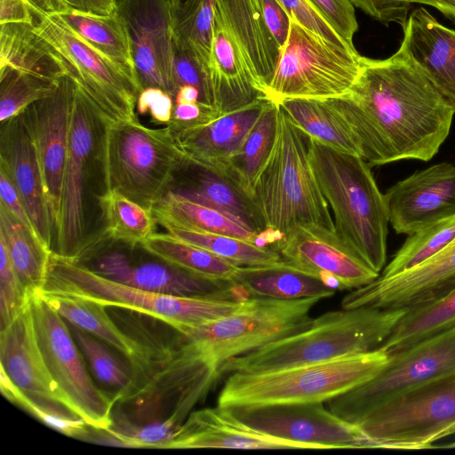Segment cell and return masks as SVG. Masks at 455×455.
Wrapping results in <instances>:
<instances>
[{"label": "cell", "instance_id": "cell-51", "mask_svg": "<svg viewBox=\"0 0 455 455\" xmlns=\"http://www.w3.org/2000/svg\"><path fill=\"white\" fill-rule=\"evenodd\" d=\"M357 7L380 23L388 26L395 22L403 28L406 24L411 2L409 0H349Z\"/></svg>", "mask_w": 455, "mask_h": 455}, {"label": "cell", "instance_id": "cell-38", "mask_svg": "<svg viewBox=\"0 0 455 455\" xmlns=\"http://www.w3.org/2000/svg\"><path fill=\"white\" fill-rule=\"evenodd\" d=\"M455 325V285L439 297L407 308L379 346L388 356Z\"/></svg>", "mask_w": 455, "mask_h": 455}, {"label": "cell", "instance_id": "cell-30", "mask_svg": "<svg viewBox=\"0 0 455 455\" xmlns=\"http://www.w3.org/2000/svg\"><path fill=\"white\" fill-rule=\"evenodd\" d=\"M169 191L228 213L257 233L264 230L253 201L233 181L189 161L176 174Z\"/></svg>", "mask_w": 455, "mask_h": 455}, {"label": "cell", "instance_id": "cell-18", "mask_svg": "<svg viewBox=\"0 0 455 455\" xmlns=\"http://www.w3.org/2000/svg\"><path fill=\"white\" fill-rule=\"evenodd\" d=\"M116 13L128 35L140 89L157 87L174 100V41L168 0H116Z\"/></svg>", "mask_w": 455, "mask_h": 455}, {"label": "cell", "instance_id": "cell-42", "mask_svg": "<svg viewBox=\"0 0 455 455\" xmlns=\"http://www.w3.org/2000/svg\"><path fill=\"white\" fill-rule=\"evenodd\" d=\"M41 293L52 307L71 325L109 344L126 358L136 347V339L123 332L109 317L105 306L83 298Z\"/></svg>", "mask_w": 455, "mask_h": 455}, {"label": "cell", "instance_id": "cell-4", "mask_svg": "<svg viewBox=\"0 0 455 455\" xmlns=\"http://www.w3.org/2000/svg\"><path fill=\"white\" fill-rule=\"evenodd\" d=\"M406 310L361 307L327 312L299 333L227 361L220 373L275 371L377 349Z\"/></svg>", "mask_w": 455, "mask_h": 455}, {"label": "cell", "instance_id": "cell-41", "mask_svg": "<svg viewBox=\"0 0 455 455\" xmlns=\"http://www.w3.org/2000/svg\"><path fill=\"white\" fill-rule=\"evenodd\" d=\"M216 2L217 0H185L172 8L174 44L196 61L210 84Z\"/></svg>", "mask_w": 455, "mask_h": 455}, {"label": "cell", "instance_id": "cell-19", "mask_svg": "<svg viewBox=\"0 0 455 455\" xmlns=\"http://www.w3.org/2000/svg\"><path fill=\"white\" fill-rule=\"evenodd\" d=\"M273 247L287 266L335 290L352 291L379 275L343 243L336 231L324 228L298 225Z\"/></svg>", "mask_w": 455, "mask_h": 455}, {"label": "cell", "instance_id": "cell-13", "mask_svg": "<svg viewBox=\"0 0 455 455\" xmlns=\"http://www.w3.org/2000/svg\"><path fill=\"white\" fill-rule=\"evenodd\" d=\"M101 121L76 84L74 96L68 160L64 173L61 214L52 251L68 260L83 263L93 249L89 230L87 188L93 160L98 157Z\"/></svg>", "mask_w": 455, "mask_h": 455}, {"label": "cell", "instance_id": "cell-17", "mask_svg": "<svg viewBox=\"0 0 455 455\" xmlns=\"http://www.w3.org/2000/svg\"><path fill=\"white\" fill-rule=\"evenodd\" d=\"M76 88V82L65 75L58 80L52 93L32 103L21 113L36 152L52 220L53 242L60 220Z\"/></svg>", "mask_w": 455, "mask_h": 455}, {"label": "cell", "instance_id": "cell-59", "mask_svg": "<svg viewBox=\"0 0 455 455\" xmlns=\"http://www.w3.org/2000/svg\"><path fill=\"white\" fill-rule=\"evenodd\" d=\"M200 92L196 88L191 85H183L176 93L174 104L198 103L200 105Z\"/></svg>", "mask_w": 455, "mask_h": 455}, {"label": "cell", "instance_id": "cell-9", "mask_svg": "<svg viewBox=\"0 0 455 455\" xmlns=\"http://www.w3.org/2000/svg\"><path fill=\"white\" fill-rule=\"evenodd\" d=\"M356 425L383 449L432 448L455 435V369L395 395Z\"/></svg>", "mask_w": 455, "mask_h": 455}, {"label": "cell", "instance_id": "cell-31", "mask_svg": "<svg viewBox=\"0 0 455 455\" xmlns=\"http://www.w3.org/2000/svg\"><path fill=\"white\" fill-rule=\"evenodd\" d=\"M278 105L309 137L362 157L360 143L350 124L328 99H285Z\"/></svg>", "mask_w": 455, "mask_h": 455}, {"label": "cell", "instance_id": "cell-47", "mask_svg": "<svg viewBox=\"0 0 455 455\" xmlns=\"http://www.w3.org/2000/svg\"><path fill=\"white\" fill-rule=\"evenodd\" d=\"M30 296L0 240V330L7 327L27 307Z\"/></svg>", "mask_w": 455, "mask_h": 455}, {"label": "cell", "instance_id": "cell-11", "mask_svg": "<svg viewBox=\"0 0 455 455\" xmlns=\"http://www.w3.org/2000/svg\"><path fill=\"white\" fill-rule=\"evenodd\" d=\"M36 31L84 92L101 122L136 121L140 88L112 60L71 31L56 13L28 3Z\"/></svg>", "mask_w": 455, "mask_h": 455}, {"label": "cell", "instance_id": "cell-58", "mask_svg": "<svg viewBox=\"0 0 455 455\" xmlns=\"http://www.w3.org/2000/svg\"><path fill=\"white\" fill-rule=\"evenodd\" d=\"M411 4L417 3L433 6L445 17L455 22V0H409Z\"/></svg>", "mask_w": 455, "mask_h": 455}, {"label": "cell", "instance_id": "cell-46", "mask_svg": "<svg viewBox=\"0 0 455 455\" xmlns=\"http://www.w3.org/2000/svg\"><path fill=\"white\" fill-rule=\"evenodd\" d=\"M70 331L93 374L101 383L116 388V391L129 384V367L114 356L98 338L73 325Z\"/></svg>", "mask_w": 455, "mask_h": 455}, {"label": "cell", "instance_id": "cell-35", "mask_svg": "<svg viewBox=\"0 0 455 455\" xmlns=\"http://www.w3.org/2000/svg\"><path fill=\"white\" fill-rule=\"evenodd\" d=\"M56 14L71 31L112 60L140 88L128 35L116 12L111 15H95L68 8Z\"/></svg>", "mask_w": 455, "mask_h": 455}, {"label": "cell", "instance_id": "cell-1", "mask_svg": "<svg viewBox=\"0 0 455 455\" xmlns=\"http://www.w3.org/2000/svg\"><path fill=\"white\" fill-rule=\"evenodd\" d=\"M350 91L328 98L358 139L371 165L428 161L448 137L455 107L422 68L399 48L391 57L361 56Z\"/></svg>", "mask_w": 455, "mask_h": 455}, {"label": "cell", "instance_id": "cell-39", "mask_svg": "<svg viewBox=\"0 0 455 455\" xmlns=\"http://www.w3.org/2000/svg\"><path fill=\"white\" fill-rule=\"evenodd\" d=\"M278 104L267 100L229 161L228 179L252 200L256 178L272 149Z\"/></svg>", "mask_w": 455, "mask_h": 455}, {"label": "cell", "instance_id": "cell-29", "mask_svg": "<svg viewBox=\"0 0 455 455\" xmlns=\"http://www.w3.org/2000/svg\"><path fill=\"white\" fill-rule=\"evenodd\" d=\"M215 12L230 29L248 68L266 93L280 47L252 0H217Z\"/></svg>", "mask_w": 455, "mask_h": 455}, {"label": "cell", "instance_id": "cell-23", "mask_svg": "<svg viewBox=\"0 0 455 455\" xmlns=\"http://www.w3.org/2000/svg\"><path fill=\"white\" fill-rule=\"evenodd\" d=\"M389 223L411 235L455 215V165L440 163L416 172L384 194Z\"/></svg>", "mask_w": 455, "mask_h": 455}, {"label": "cell", "instance_id": "cell-7", "mask_svg": "<svg viewBox=\"0 0 455 455\" xmlns=\"http://www.w3.org/2000/svg\"><path fill=\"white\" fill-rule=\"evenodd\" d=\"M39 292L131 309L160 320L183 335L232 314L244 300L180 297L140 290L108 279L83 263L68 260L53 251L45 284Z\"/></svg>", "mask_w": 455, "mask_h": 455}, {"label": "cell", "instance_id": "cell-52", "mask_svg": "<svg viewBox=\"0 0 455 455\" xmlns=\"http://www.w3.org/2000/svg\"><path fill=\"white\" fill-rule=\"evenodd\" d=\"M173 109V98L161 88H144L137 97L136 111L140 115L149 113L156 123L167 124L172 118Z\"/></svg>", "mask_w": 455, "mask_h": 455}, {"label": "cell", "instance_id": "cell-27", "mask_svg": "<svg viewBox=\"0 0 455 455\" xmlns=\"http://www.w3.org/2000/svg\"><path fill=\"white\" fill-rule=\"evenodd\" d=\"M403 29L400 48L455 107V30L423 7L410 14Z\"/></svg>", "mask_w": 455, "mask_h": 455}, {"label": "cell", "instance_id": "cell-6", "mask_svg": "<svg viewBox=\"0 0 455 455\" xmlns=\"http://www.w3.org/2000/svg\"><path fill=\"white\" fill-rule=\"evenodd\" d=\"M103 191L116 190L152 211L188 163L167 126L101 122L98 151Z\"/></svg>", "mask_w": 455, "mask_h": 455}, {"label": "cell", "instance_id": "cell-49", "mask_svg": "<svg viewBox=\"0 0 455 455\" xmlns=\"http://www.w3.org/2000/svg\"><path fill=\"white\" fill-rule=\"evenodd\" d=\"M331 28L352 48L358 29L355 9L349 0H306Z\"/></svg>", "mask_w": 455, "mask_h": 455}, {"label": "cell", "instance_id": "cell-25", "mask_svg": "<svg viewBox=\"0 0 455 455\" xmlns=\"http://www.w3.org/2000/svg\"><path fill=\"white\" fill-rule=\"evenodd\" d=\"M0 168L19 191L37 235L52 251L53 230L30 132L21 114L4 121L0 131Z\"/></svg>", "mask_w": 455, "mask_h": 455}, {"label": "cell", "instance_id": "cell-48", "mask_svg": "<svg viewBox=\"0 0 455 455\" xmlns=\"http://www.w3.org/2000/svg\"><path fill=\"white\" fill-rule=\"evenodd\" d=\"M13 403L20 405L44 424L68 436L86 440L91 431L92 427L68 410L37 403L20 390Z\"/></svg>", "mask_w": 455, "mask_h": 455}, {"label": "cell", "instance_id": "cell-54", "mask_svg": "<svg viewBox=\"0 0 455 455\" xmlns=\"http://www.w3.org/2000/svg\"><path fill=\"white\" fill-rule=\"evenodd\" d=\"M0 204L4 206L36 235H37L19 191L8 173L2 168H0Z\"/></svg>", "mask_w": 455, "mask_h": 455}, {"label": "cell", "instance_id": "cell-40", "mask_svg": "<svg viewBox=\"0 0 455 455\" xmlns=\"http://www.w3.org/2000/svg\"><path fill=\"white\" fill-rule=\"evenodd\" d=\"M140 247L169 265L217 281L234 283L243 267L168 233H154Z\"/></svg>", "mask_w": 455, "mask_h": 455}, {"label": "cell", "instance_id": "cell-15", "mask_svg": "<svg viewBox=\"0 0 455 455\" xmlns=\"http://www.w3.org/2000/svg\"><path fill=\"white\" fill-rule=\"evenodd\" d=\"M455 369V325L388 356L371 379L326 402L357 424L370 411L410 387Z\"/></svg>", "mask_w": 455, "mask_h": 455}, {"label": "cell", "instance_id": "cell-12", "mask_svg": "<svg viewBox=\"0 0 455 455\" xmlns=\"http://www.w3.org/2000/svg\"><path fill=\"white\" fill-rule=\"evenodd\" d=\"M29 305L41 353L66 407L90 427L108 429L115 394L96 386L70 329L44 297L39 292L32 294Z\"/></svg>", "mask_w": 455, "mask_h": 455}, {"label": "cell", "instance_id": "cell-43", "mask_svg": "<svg viewBox=\"0 0 455 455\" xmlns=\"http://www.w3.org/2000/svg\"><path fill=\"white\" fill-rule=\"evenodd\" d=\"M173 237L209 251L237 266L254 267L275 266L283 262L280 253L272 246L260 247L237 237L164 226Z\"/></svg>", "mask_w": 455, "mask_h": 455}, {"label": "cell", "instance_id": "cell-3", "mask_svg": "<svg viewBox=\"0 0 455 455\" xmlns=\"http://www.w3.org/2000/svg\"><path fill=\"white\" fill-rule=\"evenodd\" d=\"M308 145L311 168L332 212L336 234L380 274L387 259L389 218L371 166L359 156L334 149L314 138L309 137Z\"/></svg>", "mask_w": 455, "mask_h": 455}, {"label": "cell", "instance_id": "cell-16", "mask_svg": "<svg viewBox=\"0 0 455 455\" xmlns=\"http://www.w3.org/2000/svg\"><path fill=\"white\" fill-rule=\"evenodd\" d=\"M238 419L259 431L317 450L375 448L354 423L331 412L323 403H292L226 407Z\"/></svg>", "mask_w": 455, "mask_h": 455}, {"label": "cell", "instance_id": "cell-24", "mask_svg": "<svg viewBox=\"0 0 455 455\" xmlns=\"http://www.w3.org/2000/svg\"><path fill=\"white\" fill-rule=\"evenodd\" d=\"M0 363L1 370L27 397L40 404L68 410L41 353L29 301L7 327L0 330Z\"/></svg>", "mask_w": 455, "mask_h": 455}, {"label": "cell", "instance_id": "cell-57", "mask_svg": "<svg viewBox=\"0 0 455 455\" xmlns=\"http://www.w3.org/2000/svg\"><path fill=\"white\" fill-rule=\"evenodd\" d=\"M210 115L217 114L206 113L198 103L174 104L172 121L188 123Z\"/></svg>", "mask_w": 455, "mask_h": 455}, {"label": "cell", "instance_id": "cell-37", "mask_svg": "<svg viewBox=\"0 0 455 455\" xmlns=\"http://www.w3.org/2000/svg\"><path fill=\"white\" fill-rule=\"evenodd\" d=\"M96 198L102 223L100 251L114 243L135 248L155 233L152 211L116 190L103 191Z\"/></svg>", "mask_w": 455, "mask_h": 455}, {"label": "cell", "instance_id": "cell-36", "mask_svg": "<svg viewBox=\"0 0 455 455\" xmlns=\"http://www.w3.org/2000/svg\"><path fill=\"white\" fill-rule=\"evenodd\" d=\"M0 240L30 295L43 290L52 251L4 206L0 204Z\"/></svg>", "mask_w": 455, "mask_h": 455}, {"label": "cell", "instance_id": "cell-53", "mask_svg": "<svg viewBox=\"0 0 455 455\" xmlns=\"http://www.w3.org/2000/svg\"><path fill=\"white\" fill-rule=\"evenodd\" d=\"M281 48L288 36L291 18L278 0H252Z\"/></svg>", "mask_w": 455, "mask_h": 455}, {"label": "cell", "instance_id": "cell-50", "mask_svg": "<svg viewBox=\"0 0 455 455\" xmlns=\"http://www.w3.org/2000/svg\"><path fill=\"white\" fill-rule=\"evenodd\" d=\"M278 1L291 20L297 21L332 44L356 51L355 48L350 47L306 0Z\"/></svg>", "mask_w": 455, "mask_h": 455}, {"label": "cell", "instance_id": "cell-2", "mask_svg": "<svg viewBox=\"0 0 455 455\" xmlns=\"http://www.w3.org/2000/svg\"><path fill=\"white\" fill-rule=\"evenodd\" d=\"M169 343L136 339L129 384L115 394L112 422L168 421L181 426L221 375L201 340L180 333Z\"/></svg>", "mask_w": 455, "mask_h": 455}, {"label": "cell", "instance_id": "cell-32", "mask_svg": "<svg viewBox=\"0 0 455 455\" xmlns=\"http://www.w3.org/2000/svg\"><path fill=\"white\" fill-rule=\"evenodd\" d=\"M156 223L190 230L227 235L251 243L258 234L242 220L222 211L168 191L152 209Z\"/></svg>", "mask_w": 455, "mask_h": 455}, {"label": "cell", "instance_id": "cell-55", "mask_svg": "<svg viewBox=\"0 0 455 455\" xmlns=\"http://www.w3.org/2000/svg\"><path fill=\"white\" fill-rule=\"evenodd\" d=\"M5 23L34 24L28 0H0V24Z\"/></svg>", "mask_w": 455, "mask_h": 455}, {"label": "cell", "instance_id": "cell-44", "mask_svg": "<svg viewBox=\"0 0 455 455\" xmlns=\"http://www.w3.org/2000/svg\"><path fill=\"white\" fill-rule=\"evenodd\" d=\"M454 238L455 215L419 229L409 235L379 276L388 278L415 267L437 254Z\"/></svg>", "mask_w": 455, "mask_h": 455}, {"label": "cell", "instance_id": "cell-8", "mask_svg": "<svg viewBox=\"0 0 455 455\" xmlns=\"http://www.w3.org/2000/svg\"><path fill=\"white\" fill-rule=\"evenodd\" d=\"M387 358L377 348L275 371L232 372L219 395L218 405L326 403L371 379Z\"/></svg>", "mask_w": 455, "mask_h": 455}, {"label": "cell", "instance_id": "cell-45", "mask_svg": "<svg viewBox=\"0 0 455 455\" xmlns=\"http://www.w3.org/2000/svg\"><path fill=\"white\" fill-rule=\"evenodd\" d=\"M57 83L11 67H1V123L20 115L29 105L52 93Z\"/></svg>", "mask_w": 455, "mask_h": 455}, {"label": "cell", "instance_id": "cell-22", "mask_svg": "<svg viewBox=\"0 0 455 455\" xmlns=\"http://www.w3.org/2000/svg\"><path fill=\"white\" fill-rule=\"evenodd\" d=\"M92 259V266L89 267L97 274L140 290L180 297L248 299L233 283L205 278L164 261L163 264H134L124 253L107 249L100 251L89 260Z\"/></svg>", "mask_w": 455, "mask_h": 455}, {"label": "cell", "instance_id": "cell-56", "mask_svg": "<svg viewBox=\"0 0 455 455\" xmlns=\"http://www.w3.org/2000/svg\"><path fill=\"white\" fill-rule=\"evenodd\" d=\"M72 10L95 15H111L116 12V0H61Z\"/></svg>", "mask_w": 455, "mask_h": 455}, {"label": "cell", "instance_id": "cell-20", "mask_svg": "<svg viewBox=\"0 0 455 455\" xmlns=\"http://www.w3.org/2000/svg\"><path fill=\"white\" fill-rule=\"evenodd\" d=\"M267 99L188 123L170 121L177 148L190 163L228 179L229 161L257 120Z\"/></svg>", "mask_w": 455, "mask_h": 455}, {"label": "cell", "instance_id": "cell-33", "mask_svg": "<svg viewBox=\"0 0 455 455\" xmlns=\"http://www.w3.org/2000/svg\"><path fill=\"white\" fill-rule=\"evenodd\" d=\"M234 283L248 297L295 299L331 297L336 290L322 280L282 263L267 267H243Z\"/></svg>", "mask_w": 455, "mask_h": 455}, {"label": "cell", "instance_id": "cell-5", "mask_svg": "<svg viewBox=\"0 0 455 455\" xmlns=\"http://www.w3.org/2000/svg\"><path fill=\"white\" fill-rule=\"evenodd\" d=\"M308 141L278 105L275 141L256 178L252 201L264 229L278 231L283 238L298 225L336 231L311 168Z\"/></svg>", "mask_w": 455, "mask_h": 455}, {"label": "cell", "instance_id": "cell-21", "mask_svg": "<svg viewBox=\"0 0 455 455\" xmlns=\"http://www.w3.org/2000/svg\"><path fill=\"white\" fill-rule=\"evenodd\" d=\"M455 285V238L437 254L399 275L350 291L341 307L409 308L432 300Z\"/></svg>", "mask_w": 455, "mask_h": 455}, {"label": "cell", "instance_id": "cell-26", "mask_svg": "<svg viewBox=\"0 0 455 455\" xmlns=\"http://www.w3.org/2000/svg\"><path fill=\"white\" fill-rule=\"evenodd\" d=\"M317 450L311 444L272 436L243 423L228 408L191 412L164 449Z\"/></svg>", "mask_w": 455, "mask_h": 455}, {"label": "cell", "instance_id": "cell-28", "mask_svg": "<svg viewBox=\"0 0 455 455\" xmlns=\"http://www.w3.org/2000/svg\"><path fill=\"white\" fill-rule=\"evenodd\" d=\"M210 82L218 113L230 111L266 98L230 29L215 12L210 62Z\"/></svg>", "mask_w": 455, "mask_h": 455}, {"label": "cell", "instance_id": "cell-61", "mask_svg": "<svg viewBox=\"0 0 455 455\" xmlns=\"http://www.w3.org/2000/svg\"><path fill=\"white\" fill-rule=\"evenodd\" d=\"M168 1L171 4V7L173 8V7L178 6L181 3H183L185 0H168Z\"/></svg>", "mask_w": 455, "mask_h": 455}, {"label": "cell", "instance_id": "cell-34", "mask_svg": "<svg viewBox=\"0 0 455 455\" xmlns=\"http://www.w3.org/2000/svg\"><path fill=\"white\" fill-rule=\"evenodd\" d=\"M11 67L58 81L65 76L60 60L34 24H0V68Z\"/></svg>", "mask_w": 455, "mask_h": 455}, {"label": "cell", "instance_id": "cell-62", "mask_svg": "<svg viewBox=\"0 0 455 455\" xmlns=\"http://www.w3.org/2000/svg\"><path fill=\"white\" fill-rule=\"evenodd\" d=\"M445 446L450 447V448L455 447V442L446 444Z\"/></svg>", "mask_w": 455, "mask_h": 455}, {"label": "cell", "instance_id": "cell-60", "mask_svg": "<svg viewBox=\"0 0 455 455\" xmlns=\"http://www.w3.org/2000/svg\"><path fill=\"white\" fill-rule=\"evenodd\" d=\"M28 2L49 13H58L68 9L61 0H28Z\"/></svg>", "mask_w": 455, "mask_h": 455}, {"label": "cell", "instance_id": "cell-14", "mask_svg": "<svg viewBox=\"0 0 455 455\" xmlns=\"http://www.w3.org/2000/svg\"><path fill=\"white\" fill-rule=\"evenodd\" d=\"M320 299L250 297L232 314L186 336L203 341L221 366L232 358L307 329L312 321L310 312Z\"/></svg>", "mask_w": 455, "mask_h": 455}, {"label": "cell", "instance_id": "cell-10", "mask_svg": "<svg viewBox=\"0 0 455 455\" xmlns=\"http://www.w3.org/2000/svg\"><path fill=\"white\" fill-rule=\"evenodd\" d=\"M357 51L332 44L291 20L265 97L278 104L285 99H328L347 94L361 68Z\"/></svg>", "mask_w": 455, "mask_h": 455}]
</instances>
